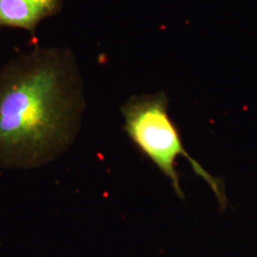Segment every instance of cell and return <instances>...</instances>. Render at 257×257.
<instances>
[{
	"instance_id": "3",
	"label": "cell",
	"mask_w": 257,
	"mask_h": 257,
	"mask_svg": "<svg viewBox=\"0 0 257 257\" xmlns=\"http://www.w3.org/2000/svg\"><path fill=\"white\" fill-rule=\"evenodd\" d=\"M65 0H0V27L24 30L36 36L37 27L63 9Z\"/></svg>"
},
{
	"instance_id": "2",
	"label": "cell",
	"mask_w": 257,
	"mask_h": 257,
	"mask_svg": "<svg viewBox=\"0 0 257 257\" xmlns=\"http://www.w3.org/2000/svg\"><path fill=\"white\" fill-rule=\"evenodd\" d=\"M121 112L123 128L128 138L170 179L179 198L185 199V194L180 186L176 160L178 156H185L193 172L209 184L221 208L227 207L223 181L210 175L184 147L180 132L169 113V98L164 92L135 95L123 105Z\"/></svg>"
},
{
	"instance_id": "1",
	"label": "cell",
	"mask_w": 257,
	"mask_h": 257,
	"mask_svg": "<svg viewBox=\"0 0 257 257\" xmlns=\"http://www.w3.org/2000/svg\"><path fill=\"white\" fill-rule=\"evenodd\" d=\"M85 108L83 80L66 47H34L0 68V169L33 170L73 145Z\"/></svg>"
}]
</instances>
